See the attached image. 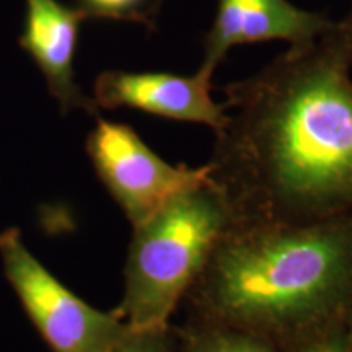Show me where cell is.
Returning <instances> with one entry per match:
<instances>
[{"mask_svg":"<svg viewBox=\"0 0 352 352\" xmlns=\"http://www.w3.org/2000/svg\"><path fill=\"white\" fill-rule=\"evenodd\" d=\"M111 352H173L171 328H131Z\"/></svg>","mask_w":352,"mask_h":352,"instance_id":"obj_12","label":"cell"},{"mask_svg":"<svg viewBox=\"0 0 352 352\" xmlns=\"http://www.w3.org/2000/svg\"><path fill=\"white\" fill-rule=\"evenodd\" d=\"M87 16L83 8L65 7L57 0H26V25L20 43L41 69L64 113L83 109L98 116L96 103L78 88L74 76L78 26Z\"/></svg>","mask_w":352,"mask_h":352,"instance_id":"obj_8","label":"cell"},{"mask_svg":"<svg viewBox=\"0 0 352 352\" xmlns=\"http://www.w3.org/2000/svg\"><path fill=\"white\" fill-rule=\"evenodd\" d=\"M283 347L287 352H349L344 321L303 333Z\"/></svg>","mask_w":352,"mask_h":352,"instance_id":"obj_10","label":"cell"},{"mask_svg":"<svg viewBox=\"0 0 352 352\" xmlns=\"http://www.w3.org/2000/svg\"><path fill=\"white\" fill-rule=\"evenodd\" d=\"M232 222L226 197L208 182L132 227L124 296L114 314L135 329L170 328L176 307Z\"/></svg>","mask_w":352,"mask_h":352,"instance_id":"obj_3","label":"cell"},{"mask_svg":"<svg viewBox=\"0 0 352 352\" xmlns=\"http://www.w3.org/2000/svg\"><path fill=\"white\" fill-rule=\"evenodd\" d=\"M8 283L52 352H111L131 327L113 311H100L57 280L26 248L19 228L0 233Z\"/></svg>","mask_w":352,"mask_h":352,"instance_id":"obj_4","label":"cell"},{"mask_svg":"<svg viewBox=\"0 0 352 352\" xmlns=\"http://www.w3.org/2000/svg\"><path fill=\"white\" fill-rule=\"evenodd\" d=\"M164 2H165V0H153V12H155V15H158L162 3H164Z\"/></svg>","mask_w":352,"mask_h":352,"instance_id":"obj_14","label":"cell"},{"mask_svg":"<svg viewBox=\"0 0 352 352\" xmlns=\"http://www.w3.org/2000/svg\"><path fill=\"white\" fill-rule=\"evenodd\" d=\"M192 318L283 347L352 308V215L308 226L232 223L184 300Z\"/></svg>","mask_w":352,"mask_h":352,"instance_id":"obj_2","label":"cell"},{"mask_svg":"<svg viewBox=\"0 0 352 352\" xmlns=\"http://www.w3.org/2000/svg\"><path fill=\"white\" fill-rule=\"evenodd\" d=\"M333 21L327 15L298 8L289 0H219L197 72L212 77L233 46L274 39L289 44L308 41L327 32Z\"/></svg>","mask_w":352,"mask_h":352,"instance_id":"obj_7","label":"cell"},{"mask_svg":"<svg viewBox=\"0 0 352 352\" xmlns=\"http://www.w3.org/2000/svg\"><path fill=\"white\" fill-rule=\"evenodd\" d=\"M87 153L100 182L132 227L173 197L209 182L208 166L168 164L131 126L121 122L98 120L88 134Z\"/></svg>","mask_w":352,"mask_h":352,"instance_id":"obj_5","label":"cell"},{"mask_svg":"<svg viewBox=\"0 0 352 352\" xmlns=\"http://www.w3.org/2000/svg\"><path fill=\"white\" fill-rule=\"evenodd\" d=\"M344 331H346L347 347H349V352H352V308L344 318Z\"/></svg>","mask_w":352,"mask_h":352,"instance_id":"obj_13","label":"cell"},{"mask_svg":"<svg viewBox=\"0 0 352 352\" xmlns=\"http://www.w3.org/2000/svg\"><path fill=\"white\" fill-rule=\"evenodd\" d=\"M352 12L223 88L206 164L232 223L308 226L352 215Z\"/></svg>","mask_w":352,"mask_h":352,"instance_id":"obj_1","label":"cell"},{"mask_svg":"<svg viewBox=\"0 0 352 352\" xmlns=\"http://www.w3.org/2000/svg\"><path fill=\"white\" fill-rule=\"evenodd\" d=\"M182 352H280L279 346L256 333L192 318L179 329Z\"/></svg>","mask_w":352,"mask_h":352,"instance_id":"obj_9","label":"cell"},{"mask_svg":"<svg viewBox=\"0 0 352 352\" xmlns=\"http://www.w3.org/2000/svg\"><path fill=\"white\" fill-rule=\"evenodd\" d=\"M145 2L147 0H83V10L88 16L95 15L116 20H132L152 26L157 15H152L151 6Z\"/></svg>","mask_w":352,"mask_h":352,"instance_id":"obj_11","label":"cell"},{"mask_svg":"<svg viewBox=\"0 0 352 352\" xmlns=\"http://www.w3.org/2000/svg\"><path fill=\"white\" fill-rule=\"evenodd\" d=\"M212 77L175 76L166 72L107 70L95 82L94 101L98 108H132L168 118L204 124L214 132L226 124L227 111L210 95Z\"/></svg>","mask_w":352,"mask_h":352,"instance_id":"obj_6","label":"cell"}]
</instances>
